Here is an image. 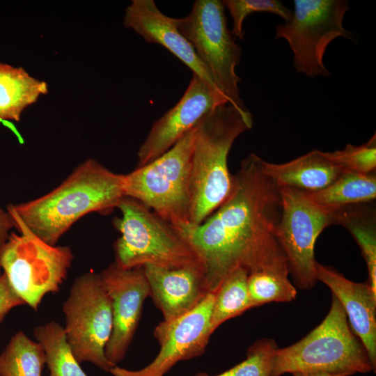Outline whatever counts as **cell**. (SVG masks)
Listing matches in <instances>:
<instances>
[{
    "mask_svg": "<svg viewBox=\"0 0 376 376\" xmlns=\"http://www.w3.org/2000/svg\"><path fill=\"white\" fill-rule=\"evenodd\" d=\"M263 160L254 153L244 158L225 201L201 224L181 233L199 259L208 293L214 294L238 268L249 274L289 275L276 237L280 187L264 173Z\"/></svg>",
    "mask_w": 376,
    "mask_h": 376,
    "instance_id": "obj_1",
    "label": "cell"
},
{
    "mask_svg": "<svg viewBox=\"0 0 376 376\" xmlns=\"http://www.w3.org/2000/svg\"><path fill=\"white\" fill-rule=\"evenodd\" d=\"M124 196L123 174L89 159L52 191L11 205L8 212L15 228L23 226L46 243L56 245L79 219L92 212L109 213Z\"/></svg>",
    "mask_w": 376,
    "mask_h": 376,
    "instance_id": "obj_2",
    "label": "cell"
},
{
    "mask_svg": "<svg viewBox=\"0 0 376 376\" xmlns=\"http://www.w3.org/2000/svg\"><path fill=\"white\" fill-rule=\"evenodd\" d=\"M252 127L249 110L228 104L216 107L196 125L191 157L190 227L204 221L229 196L233 175L228 169V155L237 138Z\"/></svg>",
    "mask_w": 376,
    "mask_h": 376,
    "instance_id": "obj_3",
    "label": "cell"
},
{
    "mask_svg": "<svg viewBox=\"0 0 376 376\" xmlns=\"http://www.w3.org/2000/svg\"><path fill=\"white\" fill-rule=\"evenodd\" d=\"M372 370L366 348L350 328L343 306L332 295L330 309L322 322L298 342L277 350L272 376L301 371L350 376Z\"/></svg>",
    "mask_w": 376,
    "mask_h": 376,
    "instance_id": "obj_4",
    "label": "cell"
},
{
    "mask_svg": "<svg viewBox=\"0 0 376 376\" xmlns=\"http://www.w3.org/2000/svg\"><path fill=\"white\" fill-rule=\"evenodd\" d=\"M196 131V125L162 155L123 175L125 196L146 205L180 233L191 226Z\"/></svg>",
    "mask_w": 376,
    "mask_h": 376,
    "instance_id": "obj_5",
    "label": "cell"
},
{
    "mask_svg": "<svg viewBox=\"0 0 376 376\" xmlns=\"http://www.w3.org/2000/svg\"><path fill=\"white\" fill-rule=\"evenodd\" d=\"M114 219L120 233L113 245L114 262L125 269L150 265L164 267L201 265L183 235L139 201L124 196Z\"/></svg>",
    "mask_w": 376,
    "mask_h": 376,
    "instance_id": "obj_6",
    "label": "cell"
},
{
    "mask_svg": "<svg viewBox=\"0 0 376 376\" xmlns=\"http://www.w3.org/2000/svg\"><path fill=\"white\" fill-rule=\"evenodd\" d=\"M174 22L209 70L228 104L248 111L240 97V78L235 72L242 49L228 28L222 1L196 0L189 13L174 18Z\"/></svg>",
    "mask_w": 376,
    "mask_h": 376,
    "instance_id": "obj_7",
    "label": "cell"
},
{
    "mask_svg": "<svg viewBox=\"0 0 376 376\" xmlns=\"http://www.w3.org/2000/svg\"><path fill=\"white\" fill-rule=\"evenodd\" d=\"M11 233L0 259L1 269L17 296L37 311L48 293H55L67 277L73 260L68 246L51 245L26 228Z\"/></svg>",
    "mask_w": 376,
    "mask_h": 376,
    "instance_id": "obj_8",
    "label": "cell"
},
{
    "mask_svg": "<svg viewBox=\"0 0 376 376\" xmlns=\"http://www.w3.org/2000/svg\"><path fill=\"white\" fill-rule=\"evenodd\" d=\"M291 18L276 26V38L287 41L296 71L314 78L328 77L323 59L329 45L337 38L353 40V33L343 26L350 10L345 0H295Z\"/></svg>",
    "mask_w": 376,
    "mask_h": 376,
    "instance_id": "obj_9",
    "label": "cell"
},
{
    "mask_svg": "<svg viewBox=\"0 0 376 376\" xmlns=\"http://www.w3.org/2000/svg\"><path fill=\"white\" fill-rule=\"evenodd\" d=\"M68 343L79 363L90 362L109 373L115 366L105 357L113 328L111 301L99 274L77 276L63 304Z\"/></svg>",
    "mask_w": 376,
    "mask_h": 376,
    "instance_id": "obj_10",
    "label": "cell"
},
{
    "mask_svg": "<svg viewBox=\"0 0 376 376\" xmlns=\"http://www.w3.org/2000/svg\"><path fill=\"white\" fill-rule=\"evenodd\" d=\"M280 194L281 211L276 237L295 285L311 290L318 281L315 242L324 228L334 224L333 212L316 204L307 191L281 187Z\"/></svg>",
    "mask_w": 376,
    "mask_h": 376,
    "instance_id": "obj_11",
    "label": "cell"
},
{
    "mask_svg": "<svg viewBox=\"0 0 376 376\" xmlns=\"http://www.w3.org/2000/svg\"><path fill=\"white\" fill-rule=\"evenodd\" d=\"M214 294L208 293L192 310L171 321H162L153 335L160 346L155 359L144 368L131 370L118 366L113 376H164L177 363L202 355L212 335L210 320Z\"/></svg>",
    "mask_w": 376,
    "mask_h": 376,
    "instance_id": "obj_12",
    "label": "cell"
},
{
    "mask_svg": "<svg viewBox=\"0 0 376 376\" xmlns=\"http://www.w3.org/2000/svg\"><path fill=\"white\" fill-rule=\"evenodd\" d=\"M98 274L112 306L113 328L105 357L117 366L133 340L150 289L142 267L125 269L113 262Z\"/></svg>",
    "mask_w": 376,
    "mask_h": 376,
    "instance_id": "obj_13",
    "label": "cell"
},
{
    "mask_svg": "<svg viewBox=\"0 0 376 376\" xmlns=\"http://www.w3.org/2000/svg\"><path fill=\"white\" fill-rule=\"evenodd\" d=\"M226 100L193 74L180 101L156 120L137 152L136 168L156 159L173 146L212 109Z\"/></svg>",
    "mask_w": 376,
    "mask_h": 376,
    "instance_id": "obj_14",
    "label": "cell"
},
{
    "mask_svg": "<svg viewBox=\"0 0 376 376\" xmlns=\"http://www.w3.org/2000/svg\"><path fill=\"white\" fill-rule=\"evenodd\" d=\"M123 24L141 36L146 42L165 47L183 62L194 75L223 97L191 43L177 29L174 18L164 15L153 0H132L125 9Z\"/></svg>",
    "mask_w": 376,
    "mask_h": 376,
    "instance_id": "obj_15",
    "label": "cell"
},
{
    "mask_svg": "<svg viewBox=\"0 0 376 376\" xmlns=\"http://www.w3.org/2000/svg\"><path fill=\"white\" fill-rule=\"evenodd\" d=\"M142 268L150 297L162 311L164 321L188 313L208 294L201 265L164 267L147 265Z\"/></svg>",
    "mask_w": 376,
    "mask_h": 376,
    "instance_id": "obj_16",
    "label": "cell"
},
{
    "mask_svg": "<svg viewBox=\"0 0 376 376\" xmlns=\"http://www.w3.org/2000/svg\"><path fill=\"white\" fill-rule=\"evenodd\" d=\"M316 277L330 288L343 306L350 328L363 343L375 372L376 292L368 282L350 281L334 268L318 262Z\"/></svg>",
    "mask_w": 376,
    "mask_h": 376,
    "instance_id": "obj_17",
    "label": "cell"
},
{
    "mask_svg": "<svg viewBox=\"0 0 376 376\" xmlns=\"http://www.w3.org/2000/svg\"><path fill=\"white\" fill-rule=\"evenodd\" d=\"M262 167L264 173L280 188L292 187L308 192L322 190L341 173L319 150H311L283 164L263 159Z\"/></svg>",
    "mask_w": 376,
    "mask_h": 376,
    "instance_id": "obj_18",
    "label": "cell"
},
{
    "mask_svg": "<svg viewBox=\"0 0 376 376\" xmlns=\"http://www.w3.org/2000/svg\"><path fill=\"white\" fill-rule=\"evenodd\" d=\"M48 93V85L21 67L0 62V121L20 120L23 111Z\"/></svg>",
    "mask_w": 376,
    "mask_h": 376,
    "instance_id": "obj_19",
    "label": "cell"
},
{
    "mask_svg": "<svg viewBox=\"0 0 376 376\" xmlns=\"http://www.w3.org/2000/svg\"><path fill=\"white\" fill-rule=\"evenodd\" d=\"M366 203L347 205L332 210L333 223L346 228L359 244L367 265V282L376 292L375 213Z\"/></svg>",
    "mask_w": 376,
    "mask_h": 376,
    "instance_id": "obj_20",
    "label": "cell"
},
{
    "mask_svg": "<svg viewBox=\"0 0 376 376\" xmlns=\"http://www.w3.org/2000/svg\"><path fill=\"white\" fill-rule=\"evenodd\" d=\"M308 193L316 204L329 210L369 203L376 198V175L375 172L368 174L341 172L325 188Z\"/></svg>",
    "mask_w": 376,
    "mask_h": 376,
    "instance_id": "obj_21",
    "label": "cell"
},
{
    "mask_svg": "<svg viewBox=\"0 0 376 376\" xmlns=\"http://www.w3.org/2000/svg\"><path fill=\"white\" fill-rule=\"evenodd\" d=\"M33 336L45 350L49 376H88L76 360L60 324L52 320L37 326Z\"/></svg>",
    "mask_w": 376,
    "mask_h": 376,
    "instance_id": "obj_22",
    "label": "cell"
},
{
    "mask_svg": "<svg viewBox=\"0 0 376 376\" xmlns=\"http://www.w3.org/2000/svg\"><path fill=\"white\" fill-rule=\"evenodd\" d=\"M249 273L242 268L233 272L214 293L210 329L212 334L224 322L253 308L248 285Z\"/></svg>",
    "mask_w": 376,
    "mask_h": 376,
    "instance_id": "obj_23",
    "label": "cell"
},
{
    "mask_svg": "<svg viewBox=\"0 0 376 376\" xmlns=\"http://www.w3.org/2000/svg\"><path fill=\"white\" fill-rule=\"evenodd\" d=\"M45 363L40 343L19 331L0 354V376H41Z\"/></svg>",
    "mask_w": 376,
    "mask_h": 376,
    "instance_id": "obj_24",
    "label": "cell"
},
{
    "mask_svg": "<svg viewBox=\"0 0 376 376\" xmlns=\"http://www.w3.org/2000/svg\"><path fill=\"white\" fill-rule=\"evenodd\" d=\"M288 275L274 272H257L249 274L248 290L253 307L270 302H289L297 294Z\"/></svg>",
    "mask_w": 376,
    "mask_h": 376,
    "instance_id": "obj_25",
    "label": "cell"
},
{
    "mask_svg": "<svg viewBox=\"0 0 376 376\" xmlns=\"http://www.w3.org/2000/svg\"><path fill=\"white\" fill-rule=\"evenodd\" d=\"M279 348L274 339H259L249 347L244 361L213 376H272L274 357ZM194 376L210 375L200 373Z\"/></svg>",
    "mask_w": 376,
    "mask_h": 376,
    "instance_id": "obj_26",
    "label": "cell"
},
{
    "mask_svg": "<svg viewBox=\"0 0 376 376\" xmlns=\"http://www.w3.org/2000/svg\"><path fill=\"white\" fill-rule=\"evenodd\" d=\"M322 155L341 172L368 174L376 168V135L360 146L348 143L342 150L322 152Z\"/></svg>",
    "mask_w": 376,
    "mask_h": 376,
    "instance_id": "obj_27",
    "label": "cell"
},
{
    "mask_svg": "<svg viewBox=\"0 0 376 376\" xmlns=\"http://www.w3.org/2000/svg\"><path fill=\"white\" fill-rule=\"evenodd\" d=\"M233 19L231 33L235 38H244L243 22L250 14L266 12L276 15L288 22L291 18L292 11L278 0H224Z\"/></svg>",
    "mask_w": 376,
    "mask_h": 376,
    "instance_id": "obj_28",
    "label": "cell"
},
{
    "mask_svg": "<svg viewBox=\"0 0 376 376\" xmlns=\"http://www.w3.org/2000/svg\"><path fill=\"white\" fill-rule=\"evenodd\" d=\"M25 304L11 287L6 274L0 276V322L13 308Z\"/></svg>",
    "mask_w": 376,
    "mask_h": 376,
    "instance_id": "obj_29",
    "label": "cell"
},
{
    "mask_svg": "<svg viewBox=\"0 0 376 376\" xmlns=\"http://www.w3.org/2000/svg\"><path fill=\"white\" fill-rule=\"evenodd\" d=\"M15 227L13 220L8 212H6L0 207V259L3 246L10 235V231ZM1 267L0 264V276Z\"/></svg>",
    "mask_w": 376,
    "mask_h": 376,
    "instance_id": "obj_30",
    "label": "cell"
},
{
    "mask_svg": "<svg viewBox=\"0 0 376 376\" xmlns=\"http://www.w3.org/2000/svg\"><path fill=\"white\" fill-rule=\"evenodd\" d=\"M293 376H350L345 373H331L323 371H301L292 373Z\"/></svg>",
    "mask_w": 376,
    "mask_h": 376,
    "instance_id": "obj_31",
    "label": "cell"
}]
</instances>
